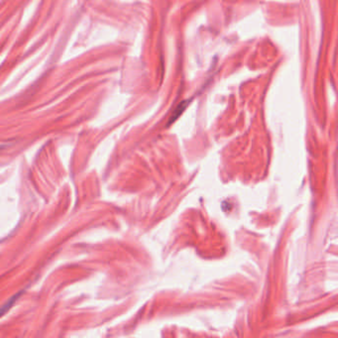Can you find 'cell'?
Listing matches in <instances>:
<instances>
[{
    "mask_svg": "<svg viewBox=\"0 0 338 338\" xmlns=\"http://www.w3.org/2000/svg\"><path fill=\"white\" fill-rule=\"evenodd\" d=\"M17 296H19V294H17L16 296L12 297V299H11V300H10V301H9V302L6 304V305H4L3 307H1V308H0V316H1V315H3V314H4V313H5V312H6L8 309L11 308V306L14 304V302L16 301V297H17Z\"/></svg>",
    "mask_w": 338,
    "mask_h": 338,
    "instance_id": "cell-1",
    "label": "cell"
}]
</instances>
